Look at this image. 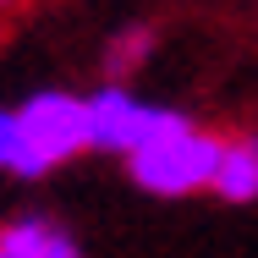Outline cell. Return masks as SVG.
I'll list each match as a JSON object with an SVG mask.
<instances>
[{"label": "cell", "mask_w": 258, "mask_h": 258, "mask_svg": "<svg viewBox=\"0 0 258 258\" xmlns=\"http://www.w3.org/2000/svg\"><path fill=\"white\" fill-rule=\"evenodd\" d=\"M187 126L181 110L170 104H154L143 94H132L126 83H99L88 94V149L94 154H115V159H132L138 149H149L154 138Z\"/></svg>", "instance_id": "cell-3"}, {"label": "cell", "mask_w": 258, "mask_h": 258, "mask_svg": "<svg viewBox=\"0 0 258 258\" xmlns=\"http://www.w3.org/2000/svg\"><path fill=\"white\" fill-rule=\"evenodd\" d=\"M149 55H154V28H149V22H126L121 33H110V50H104V83H126Z\"/></svg>", "instance_id": "cell-6"}, {"label": "cell", "mask_w": 258, "mask_h": 258, "mask_svg": "<svg viewBox=\"0 0 258 258\" xmlns=\"http://www.w3.org/2000/svg\"><path fill=\"white\" fill-rule=\"evenodd\" d=\"M88 149V94L72 88H39L17 104V181H44L66 159Z\"/></svg>", "instance_id": "cell-1"}, {"label": "cell", "mask_w": 258, "mask_h": 258, "mask_svg": "<svg viewBox=\"0 0 258 258\" xmlns=\"http://www.w3.org/2000/svg\"><path fill=\"white\" fill-rule=\"evenodd\" d=\"M11 6H22V0H0V11H11Z\"/></svg>", "instance_id": "cell-8"}, {"label": "cell", "mask_w": 258, "mask_h": 258, "mask_svg": "<svg viewBox=\"0 0 258 258\" xmlns=\"http://www.w3.org/2000/svg\"><path fill=\"white\" fill-rule=\"evenodd\" d=\"M11 159H17V110L0 104V170L11 176Z\"/></svg>", "instance_id": "cell-7"}, {"label": "cell", "mask_w": 258, "mask_h": 258, "mask_svg": "<svg viewBox=\"0 0 258 258\" xmlns=\"http://www.w3.org/2000/svg\"><path fill=\"white\" fill-rule=\"evenodd\" d=\"M214 198H225V204H258V132L225 138L220 170H214Z\"/></svg>", "instance_id": "cell-5"}, {"label": "cell", "mask_w": 258, "mask_h": 258, "mask_svg": "<svg viewBox=\"0 0 258 258\" xmlns=\"http://www.w3.org/2000/svg\"><path fill=\"white\" fill-rule=\"evenodd\" d=\"M0 258H11V253H6V247H0Z\"/></svg>", "instance_id": "cell-9"}, {"label": "cell", "mask_w": 258, "mask_h": 258, "mask_svg": "<svg viewBox=\"0 0 258 258\" xmlns=\"http://www.w3.org/2000/svg\"><path fill=\"white\" fill-rule=\"evenodd\" d=\"M0 247L11 258H83V247L44 214H17L0 225Z\"/></svg>", "instance_id": "cell-4"}, {"label": "cell", "mask_w": 258, "mask_h": 258, "mask_svg": "<svg viewBox=\"0 0 258 258\" xmlns=\"http://www.w3.org/2000/svg\"><path fill=\"white\" fill-rule=\"evenodd\" d=\"M220 149H225V138H214V132L198 126V121H187V126H176V132L154 138L149 149H138V154L126 159V176H132L143 192H154V198L214 192Z\"/></svg>", "instance_id": "cell-2"}]
</instances>
